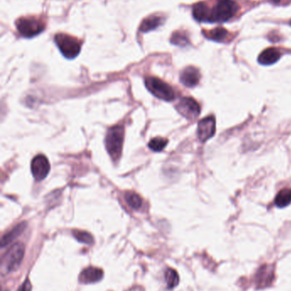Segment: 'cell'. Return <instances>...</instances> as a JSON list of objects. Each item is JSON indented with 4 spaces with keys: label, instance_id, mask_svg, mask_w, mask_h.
<instances>
[{
    "label": "cell",
    "instance_id": "obj_1",
    "mask_svg": "<svg viewBox=\"0 0 291 291\" xmlns=\"http://www.w3.org/2000/svg\"><path fill=\"white\" fill-rule=\"evenodd\" d=\"M238 6L232 0H215L214 6L198 3L193 7V16L199 21L221 22L228 21L236 16Z\"/></svg>",
    "mask_w": 291,
    "mask_h": 291
},
{
    "label": "cell",
    "instance_id": "obj_2",
    "mask_svg": "<svg viewBox=\"0 0 291 291\" xmlns=\"http://www.w3.org/2000/svg\"><path fill=\"white\" fill-rule=\"evenodd\" d=\"M123 141L124 128L122 126H114L109 128L105 138L106 149L114 161L119 159L122 155Z\"/></svg>",
    "mask_w": 291,
    "mask_h": 291
},
{
    "label": "cell",
    "instance_id": "obj_3",
    "mask_svg": "<svg viewBox=\"0 0 291 291\" xmlns=\"http://www.w3.org/2000/svg\"><path fill=\"white\" fill-rule=\"evenodd\" d=\"M25 254L23 244L17 243L8 249L2 258V268L6 273H11L16 270L21 265Z\"/></svg>",
    "mask_w": 291,
    "mask_h": 291
},
{
    "label": "cell",
    "instance_id": "obj_4",
    "mask_svg": "<svg viewBox=\"0 0 291 291\" xmlns=\"http://www.w3.org/2000/svg\"><path fill=\"white\" fill-rule=\"evenodd\" d=\"M146 86L151 94L161 100L170 102L174 99V91L172 87L162 81V79L155 77H147L146 79Z\"/></svg>",
    "mask_w": 291,
    "mask_h": 291
},
{
    "label": "cell",
    "instance_id": "obj_5",
    "mask_svg": "<svg viewBox=\"0 0 291 291\" xmlns=\"http://www.w3.org/2000/svg\"><path fill=\"white\" fill-rule=\"evenodd\" d=\"M55 42L65 57L73 59L79 55L81 45L75 38L64 34H59L55 37Z\"/></svg>",
    "mask_w": 291,
    "mask_h": 291
},
{
    "label": "cell",
    "instance_id": "obj_6",
    "mask_svg": "<svg viewBox=\"0 0 291 291\" xmlns=\"http://www.w3.org/2000/svg\"><path fill=\"white\" fill-rule=\"evenodd\" d=\"M16 28L25 38H32L40 35L45 29V24L35 17H21L16 21Z\"/></svg>",
    "mask_w": 291,
    "mask_h": 291
},
{
    "label": "cell",
    "instance_id": "obj_7",
    "mask_svg": "<svg viewBox=\"0 0 291 291\" xmlns=\"http://www.w3.org/2000/svg\"><path fill=\"white\" fill-rule=\"evenodd\" d=\"M176 109L181 115L189 120H193L197 118L201 111L198 103L192 98L189 97L182 98L176 106Z\"/></svg>",
    "mask_w": 291,
    "mask_h": 291
},
{
    "label": "cell",
    "instance_id": "obj_8",
    "mask_svg": "<svg viewBox=\"0 0 291 291\" xmlns=\"http://www.w3.org/2000/svg\"><path fill=\"white\" fill-rule=\"evenodd\" d=\"M50 163L44 155H38L31 163L33 176L37 181H42L50 172Z\"/></svg>",
    "mask_w": 291,
    "mask_h": 291
},
{
    "label": "cell",
    "instance_id": "obj_9",
    "mask_svg": "<svg viewBox=\"0 0 291 291\" xmlns=\"http://www.w3.org/2000/svg\"><path fill=\"white\" fill-rule=\"evenodd\" d=\"M215 133V119L213 116L201 119L198 123L197 135L201 142H205L214 137Z\"/></svg>",
    "mask_w": 291,
    "mask_h": 291
},
{
    "label": "cell",
    "instance_id": "obj_10",
    "mask_svg": "<svg viewBox=\"0 0 291 291\" xmlns=\"http://www.w3.org/2000/svg\"><path fill=\"white\" fill-rule=\"evenodd\" d=\"M273 279H274V270L273 266H261L255 276L257 288H265L267 286L270 285Z\"/></svg>",
    "mask_w": 291,
    "mask_h": 291
},
{
    "label": "cell",
    "instance_id": "obj_11",
    "mask_svg": "<svg viewBox=\"0 0 291 291\" xmlns=\"http://www.w3.org/2000/svg\"><path fill=\"white\" fill-rule=\"evenodd\" d=\"M200 80V73L194 67H188L183 70L180 75V81L185 86L192 88L198 84Z\"/></svg>",
    "mask_w": 291,
    "mask_h": 291
},
{
    "label": "cell",
    "instance_id": "obj_12",
    "mask_svg": "<svg viewBox=\"0 0 291 291\" xmlns=\"http://www.w3.org/2000/svg\"><path fill=\"white\" fill-rule=\"evenodd\" d=\"M103 272L100 268L90 267L85 268L81 272L79 277V280L82 283H93L98 282L103 278Z\"/></svg>",
    "mask_w": 291,
    "mask_h": 291
},
{
    "label": "cell",
    "instance_id": "obj_13",
    "mask_svg": "<svg viewBox=\"0 0 291 291\" xmlns=\"http://www.w3.org/2000/svg\"><path fill=\"white\" fill-rule=\"evenodd\" d=\"M281 54L275 48H269L265 50L263 52L259 55V62L262 65H272L273 63L277 62L279 58H280Z\"/></svg>",
    "mask_w": 291,
    "mask_h": 291
},
{
    "label": "cell",
    "instance_id": "obj_14",
    "mask_svg": "<svg viewBox=\"0 0 291 291\" xmlns=\"http://www.w3.org/2000/svg\"><path fill=\"white\" fill-rule=\"evenodd\" d=\"M26 224L25 222L20 223L18 225H16L11 231L9 232L5 236L2 238L1 240V246L5 247L8 245L10 243L13 241L14 239H16L20 234L23 233L24 230L26 229Z\"/></svg>",
    "mask_w": 291,
    "mask_h": 291
},
{
    "label": "cell",
    "instance_id": "obj_15",
    "mask_svg": "<svg viewBox=\"0 0 291 291\" xmlns=\"http://www.w3.org/2000/svg\"><path fill=\"white\" fill-rule=\"evenodd\" d=\"M162 17L158 16H151L143 20L141 24L140 30L142 31H149L158 27L162 23Z\"/></svg>",
    "mask_w": 291,
    "mask_h": 291
},
{
    "label": "cell",
    "instance_id": "obj_16",
    "mask_svg": "<svg viewBox=\"0 0 291 291\" xmlns=\"http://www.w3.org/2000/svg\"><path fill=\"white\" fill-rule=\"evenodd\" d=\"M291 203V188L283 189L275 199V205L279 208L286 207Z\"/></svg>",
    "mask_w": 291,
    "mask_h": 291
},
{
    "label": "cell",
    "instance_id": "obj_17",
    "mask_svg": "<svg viewBox=\"0 0 291 291\" xmlns=\"http://www.w3.org/2000/svg\"><path fill=\"white\" fill-rule=\"evenodd\" d=\"M204 35L210 40H215V41H225V40H227L229 33L225 28L217 27V28L214 29L212 31H209L208 33L205 31Z\"/></svg>",
    "mask_w": 291,
    "mask_h": 291
},
{
    "label": "cell",
    "instance_id": "obj_18",
    "mask_svg": "<svg viewBox=\"0 0 291 291\" xmlns=\"http://www.w3.org/2000/svg\"><path fill=\"white\" fill-rule=\"evenodd\" d=\"M125 198H126V201H127V204L130 205V207H132L134 210H139L143 205L142 199L138 194L134 193V192H128V193L126 194Z\"/></svg>",
    "mask_w": 291,
    "mask_h": 291
},
{
    "label": "cell",
    "instance_id": "obj_19",
    "mask_svg": "<svg viewBox=\"0 0 291 291\" xmlns=\"http://www.w3.org/2000/svg\"><path fill=\"white\" fill-rule=\"evenodd\" d=\"M165 278H166L167 287L169 288H174L179 284V282H180L179 274L172 268L167 269L166 273H165Z\"/></svg>",
    "mask_w": 291,
    "mask_h": 291
},
{
    "label": "cell",
    "instance_id": "obj_20",
    "mask_svg": "<svg viewBox=\"0 0 291 291\" xmlns=\"http://www.w3.org/2000/svg\"><path fill=\"white\" fill-rule=\"evenodd\" d=\"M167 140L162 137H156L149 142V147L155 152H161L167 144Z\"/></svg>",
    "mask_w": 291,
    "mask_h": 291
},
{
    "label": "cell",
    "instance_id": "obj_21",
    "mask_svg": "<svg viewBox=\"0 0 291 291\" xmlns=\"http://www.w3.org/2000/svg\"><path fill=\"white\" fill-rule=\"evenodd\" d=\"M73 234H74V238L78 241L83 243V244H93V242H94L93 237L89 233H86V232L76 230V231H74Z\"/></svg>",
    "mask_w": 291,
    "mask_h": 291
},
{
    "label": "cell",
    "instance_id": "obj_22",
    "mask_svg": "<svg viewBox=\"0 0 291 291\" xmlns=\"http://www.w3.org/2000/svg\"><path fill=\"white\" fill-rule=\"evenodd\" d=\"M172 42L174 45H185L187 44V39L185 37V35H181L180 33H176L172 38Z\"/></svg>",
    "mask_w": 291,
    "mask_h": 291
},
{
    "label": "cell",
    "instance_id": "obj_23",
    "mask_svg": "<svg viewBox=\"0 0 291 291\" xmlns=\"http://www.w3.org/2000/svg\"><path fill=\"white\" fill-rule=\"evenodd\" d=\"M17 291H32V286L30 280H26L22 283V285L18 288Z\"/></svg>",
    "mask_w": 291,
    "mask_h": 291
},
{
    "label": "cell",
    "instance_id": "obj_24",
    "mask_svg": "<svg viewBox=\"0 0 291 291\" xmlns=\"http://www.w3.org/2000/svg\"><path fill=\"white\" fill-rule=\"evenodd\" d=\"M271 1L276 5H281V4L284 3V0H271Z\"/></svg>",
    "mask_w": 291,
    "mask_h": 291
}]
</instances>
